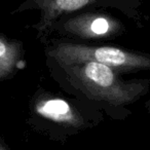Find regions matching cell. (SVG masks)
Returning a JSON list of instances; mask_svg holds the SVG:
<instances>
[{
	"instance_id": "cell-6",
	"label": "cell",
	"mask_w": 150,
	"mask_h": 150,
	"mask_svg": "<svg viewBox=\"0 0 150 150\" xmlns=\"http://www.w3.org/2000/svg\"><path fill=\"white\" fill-rule=\"evenodd\" d=\"M19 59V47L13 42L0 38V78L13 71Z\"/></svg>"
},
{
	"instance_id": "cell-5",
	"label": "cell",
	"mask_w": 150,
	"mask_h": 150,
	"mask_svg": "<svg viewBox=\"0 0 150 150\" xmlns=\"http://www.w3.org/2000/svg\"><path fill=\"white\" fill-rule=\"evenodd\" d=\"M71 27H81L75 29L73 31H80L82 34L92 37H100V36H106L112 33L115 29L114 23L110 19L105 17H93L86 18L81 20L77 19L74 21V24H70Z\"/></svg>"
},
{
	"instance_id": "cell-2",
	"label": "cell",
	"mask_w": 150,
	"mask_h": 150,
	"mask_svg": "<svg viewBox=\"0 0 150 150\" xmlns=\"http://www.w3.org/2000/svg\"><path fill=\"white\" fill-rule=\"evenodd\" d=\"M50 54L64 67L96 62L106 65L116 72L150 70V54L129 52L114 46H86L82 44L60 43Z\"/></svg>"
},
{
	"instance_id": "cell-4",
	"label": "cell",
	"mask_w": 150,
	"mask_h": 150,
	"mask_svg": "<svg viewBox=\"0 0 150 150\" xmlns=\"http://www.w3.org/2000/svg\"><path fill=\"white\" fill-rule=\"evenodd\" d=\"M94 1L96 0H42L43 19L40 23V28L45 29L63 13L82 8Z\"/></svg>"
},
{
	"instance_id": "cell-1",
	"label": "cell",
	"mask_w": 150,
	"mask_h": 150,
	"mask_svg": "<svg viewBox=\"0 0 150 150\" xmlns=\"http://www.w3.org/2000/svg\"><path fill=\"white\" fill-rule=\"evenodd\" d=\"M67 71L88 97L113 106L131 104L149 90V80L125 81L118 72L96 62L67 67Z\"/></svg>"
},
{
	"instance_id": "cell-7",
	"label": "cell",
	"mask_w": 150,
	"mask_h": 150,
	"mask_svg": "<svg viewBox=\"0 0 150 150\" xmlns=\"http://www.w3.org/2000/svg\"><path fill=\"white\" fill-rule=\"evenodd\" d=\"M146 106H147V108H148V111L150 112V100L147 102V104H146Z\"/></svg>"
},
{
	"instance_id": "cell-8",
	"label": "cell",
	"mask_w": 150,
	"mask_h": 150,
	"mask_svg": "<svg viewBox=\"0 0 150 150\" xmlns=\"http://www.w3.org/2000/svg\"><path fill=\"white\" fill-rule=\"evenodd\" d=\"M0 150H6V149H5V148L3 147V146L1 145V144H0Z\"/></svg>"
},
{
	"instance_id": "cell-3",
	"label": "cell",
	"mask_w": 150,
	"mask_h": 150,
	"mask_svg": "<svg viewBox=\"0 0 150 150\" xmlns=\"http://www.w3.org/2000/svg\"><path fill=\"white\" fill-rule=\"evenodd\" d=\"M36 112L40 116L54 122L78 127L81 125V118L75 110L62 99L42 100L36 105Z\"/></svg>"
}]
</instances>
